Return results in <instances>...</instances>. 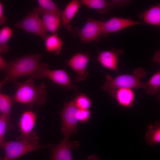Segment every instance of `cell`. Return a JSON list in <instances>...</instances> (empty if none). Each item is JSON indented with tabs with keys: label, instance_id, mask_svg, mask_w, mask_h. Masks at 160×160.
Segmentation results:
<instances>
[{
	"label": "cell",
	"instance_id": "cell-1",
	"mask_svg": "<svg viewBox=\"0 0 160 160\" xmlns=\"http://www.w3.org/2000/svg\"><path fill=\"white\" fill-rule=\"evenodd\" d=\"M42 57L41 54L28 55L9 61L4 78L15 84L22 76H29L33 79H39L42 65L40 61Z\"/></svg>",
	"mask_w": 160,
	"mask_h": 160
},
{
	"label": "cell",
	"instance_id": "cell-2",
	"mask_svg": "<svg viewBox=\"0 0 160 160\" xmlns=\"http://www.w3.org/2000/svg\"><path fill=\"white\" fill-rule=\"evenodd\" d=\"M31 78L25 82L18 81L15 84L17 86L16 91L13 97V101L27 104L29 108L35 105H44L47 100L46 86L42 83L36 86Z\"/></svg>",
	"mask_w": 160,
	"mask_h": 160
},
{
	"label": "cell",
	"instance_id": "cell-3",
	"mask_svg": "<svg viewBox=\"0 0 160 160\" xmlns=\"http://www.w3.org/2000/svg\"><path fill=\"white\" fill-rule=\"evenodd\" d=\"M133 74H125L113 78L109 74L106 75V79L101 89L114 97L116 90L121 88H146L145 83L141 79L147 74L142 67H138L133 71Z\"/></svg>",
	"mask_w": 160,
	"mask_h": 160
},
{
	"label": "cell",
	"instance_id": "cell-4",
	"mask_svg": "<svg viewBox=\"0 0 160 160\" xmlns=\"http://www.w3.org/2000/svg\"><path fill=\"white\" fill-rule=\"evenodd\" d=\"M50 144L40 145L39 143L24 139L20 141H5L2 147L5 155L0 160H15L22 156L40 148H49Z\"/></svg>",
	"mask_w": 160,
	"mask_h": 160
},
{
	"label": "cell",
	"instance_id": "cell-5",
	"mask_svg": "<svg viewBox=\"0 0 160 160\" xmlns=\"http://www.w3.org/2000/svg\"><path fill=\"white\" fill-rule=\"evenodd\" d=\"M78 109L73 100L65 104L60 112L62 119L61 131L64 135L70 137L72 133H77V125L78 121L76 114Z\"/></svg>",
	"mask_w": 160,
	"mask_h": 160
},
{
	"label": "cell",
	"instance_id": "cell-6",
	"mask_svg": "<svg viewBox=\"0 0 160 160\" xmlns=\"http://www.w3.org/2000/svg\"><path fill=\"white\" fill-rule=\"evenodd\" d=\"M39 15L37 8H34L22 20L16 23L15 26L27 32L35 34L45 39L47 35Z\"/></svg>",
	"mask_w": 160,
	"mask_h": 160
},
{
	"label": "cell",
	"instance_id": "cell-7",
	"mask_svg": "<svg viewBox=\"0 0 160 160\" xmlns=\"http://www.w3.org/2000/svg\"><path fill=\"white\" fill-rule=\"evenodd\" d=\"M45 77L60 86L75 91H77L79 89V87L72 83L70 77L64 70H50L49 65L44 63L41 72L40 79H41Z\"/></svg>",
	"mask_w": 160,
	"mask_h": 160
},
{
	"label": "cell",
	"instance_id": "cell-8",
	"mask_svg": "<svg viewBox=\"0 0 160 160\" xmlns=\"http://www.w3.org/2000/svg\"><path fill=\"white\" fill-rule=\"evenodd\" d=\"M69 138L64 135L58 145L51 144L49 148L52 151L50 160H73L71 150L77 148L79 143L76 141H70Z\"/></svg>",
	"mask_w": 160,
	"mask_h": 160
},
{
	"label": "cell",
	"instance_id": "cell-9",
	"mask_svg": "<svg viewBox=\"0 0 160 160\" xmlns=\"http://www.w3.org/2000/svg\"><path fill=\"white\" fill-rule=\"evenodd\" d=\"M104 22L89 18L84 26L77 32L82 41L87 43L99 38L102 34Z\"/></svg>",
	"mask_w": 160,
	"mask_h": 160
},
{
	"label": "cell",
	"instance_id": "cell-10",
	"mask_svg": "<svg viewBox=\"0 0 160 160\" xmlns=\"http://www.w3.org/2000/svg\"><path fill=\"white\" fill-rule=\"evenodd\" d=\"M36 118V113L32 111H27L23 113L19 122L21 135L18 137L17 141L24 139L34 141L39 140L36 132H32Z\"/></svg>",
	"mask_w": 160,
	"mask_h": 160
},
{
	"label": "cell",
	"instance_id": "cell-11",
	"mask_svg": "<svg viewBox=\"0 0 160 160\" xmlns=\"http://www.w3.org/2000/svg\"><path fill=\"white\" fill-rule=\"evenodd\" d=\"M90 58L87 53H78L74 55L68 61V65L76 73V81L78 82L84 80L89 73L86 68Z\"/></svg>",
	"mask_w": 160,
	"mask_h": 160
},
{
	"label": "cell",
	"instance_id": "cell-12",
	"mask_svg": "<svg viewBox=\"0 0 160 160\" xmlns=\"http://www.w3.org/2000/svg\"><path fill=\"white\" fill-rule=\"evenodd\" d=\"M81 4L96 10L99 13L105 14L116 7L121 8L129 3L130 0H81Z\"/></svg>",
	"mask_w": 160,
	"mask_h": 160
},
{
	"label": "cell",
	"instance_id": "cell-13",
	"mask_svg": "<svg viewBox=\"0 0 160 160\" xmlns=\"http://www.w3.org/2000/svg\"><path fill=\"white\" fill-rule=\"evenodd\" d=\"M143 23L130 19L113 17L104 22L102 34L100 37L106 36L110 34L119 31L129 26Z\"/></svg>",
	"mask_w": 160,
	"mask_h": 160
},
{
	"label": "cell",
	"instance_id": "cell-14",
	"mask_svg": "<svg viewBox=\"0 0 160 160\" xmlns=\"http://www.w3.org/2000/svg\"><path fill=\"white\" fill-rule=\"evenodd\" d=\"M124 52L123 49H115L102 51L99 53L97 60L103 67L115 71L118 74L117 68L119 57L123 54Z\"/></svg>",
	"mask_w": 160,
	"mask_h": 160
},
{
	"label": "cell",
	"instance_id": "cell-15",
	"mask_svg": "<svg viewBox=\"0 0 160 160\" xmlns=\"http://www.w3.org/2000/svg\"><path fill=\"white\" fill-rule=\"evenodd\" d=\"M81 4L80 0H72L67 4L62 11L61 20L63 25L68 31L71 30V26L70 23L75 16Z\"/></svg>",
	"mask_w": 160,
	"mask_h": 160
},
{
	"label": "cell",
	"instance_id": "cell-16",
	"mask_svg": "<svg viewBox=\"0 0 160 160\" xmlns=\"http://www.w3.org/2000/svg\"><path fill=\"white\" fill-rule=\"evenodd\" d=\"M42 15V23L46 31L55 33L60 26V17L52 13H45Z\"/></svg>",
	"mask_w": 160,
	"mask_h": 160
},
{
	"label": "cell",
	"instance_id": "cell-17",
	"mask_svg": "<svg viewBox=\"0 0 160 160\" xmlns=\"http://www.w3.org/2000/svg\"><path fill=\"white\" fill-rule=\"evenodd\" d=\"M135 97L133 91L130 88H121L117 89L114 97H115L119 104L126 107L132 105Z\"/></svg>",
	"mask_w": 160,
	"mask_h": 160
},
{
	"label": "cell",
	"instance_id": "cell-18",
	"mask_svg": "<svg viewBox=\"0 0 160 160\" xmlns=\"http://www.w3.org/2000/svg\"><path fill=\"white\" fill-rule=\"evenodd\" d=\"M140 19L143 20L147 24L152 25H160V5L158 4L152 7L148 10L140 13Z\"/></svg>",
	"mask_w": 160,
	"mask_h": 160
},
{
	"label": "cell",
	"instance_id": "cell-19",
	"mask_svg": "<svg viewBox=\"0 0 160 160\" xmlns=\"http://www.w3.org/2000/svg\"><path fill=\"white\" fill-rule=\"evenodd\" d=\"M13 101L9 96L0 93V112L6 117L7 130H11L13 127L10 117L11 108Z\"/></svg>",
	"mask_w": 160,
	"mask_h": 160
},
{
	"label": "cell",
	"instance_id": "cell-20",
	"mask_svg": "<svg viewBox=\"0 0 160 160\" xmlns=\"http://www.w3.org/2000/svg\"><path fill=\"white\" fill-rule=\"evenodd\" d=\"M45 40L46 50L55 55H58L61 52L63 45L62 39L55 33L47 36Z\"/></svg>",
	"mask_w": 160,
	"mask_h": 160
},
{
	"label": "cell",
	"instance_id": "cell-21",
	"mask_svg": "<svg viewBox=\"0 0 160 160\" xmlns=\"http://www.w3.org/2000/svg\"><path fill=\"white\" fill-rule=\"evenodd\" d=\"M147 143L150 145H157L160 143V123L156 121L148 127L145 136Z\"/></svg>",
	"mask_w": 160,
	"mask_h": 160
},
{
	"label": "cell",
	"instance_id": "cell-22",
	"mask_svg": "<svg viewBox=\"0 0 160 160\" xmlns=\"http://www.w3.org/2000/svg\"><path fill=\"white\" fill-rule=\"evenodd\" d=\"M38 6L36 8L39 15L45 13H52L61 17L63 11L51 0H38Z\"/></svg>",
	"mask_w": 160,
	"mask_h": 160
},
{
	"label": "cell",
	"instance_id": "cell-23",
	"mask_svg": "<svg viewBox=\"0 0 160 160\" xmlns=\"http://www.w3.org/2000/svg\"><path fill=\"white\" fill-rule=\"evenodd\" d=\"M13 33V30L8 26L0 29V53L7 52L10 49L7 42Z\"/></svg>",
	"mask_w": 160,
	"mask_h": 160
},
{
	"label": "cell",
	"instance_id": "cell-24",
	"mask_svg": "<svg viewBox=\"0 0 160 160\" xmlns=\"http://www.w3.org/2000/svg\"><path fill=\"white\" fill-rule=\"evenodd\" d=\"M145 90L149 95L158 93L160 87V72L159 71L153 74L146 84Z\"/></svg>",
	"mask_w": 160,
	"mask_h": 160
},
{
	"label": "cell",
	"instance_id": "cell-25",
	"mask_svg": "<svg viewBox=\"0 0 160 160\" xmlns=\"http://www.w3.org/2000/svg\"><path fill=\"white\" fill-rule=\"evenodd\" d=\"M73 100L76 106L79 109H89L92 105L91 100L85 94H78Z\"/></svg>",
	"mask_w": 160,
	"mask_h": 160
},
{
	"label": "cell",
	"instance_id": "cell-26",
	"mask_svg": "<svg viewBox=\"0 0 160 160\" xmlns=\"http://www.w3.org/2000/svg\"><path fill=\"white\" fill-rule=\"evenodd\" d=\"M7 129L6 117L1 114L0 116V147L4 142V138L6 129Z\"/></svg>",
	"mask_w": 160,
	"mask_h": 160
},
{
	"label": "cell",
	"instance_id": "cell-27",
	"mask_svg": "<svg viewBox=\"0 0 160 160\" xmlns=\"http://www.w3.org/2000/svg\"><path fill=\"white\" fill-rule=\"evenodd\" d=\"M91 114V112L89 109H78L76 114V117L78 121L84 123L88 121Z\"/></svg>",
	"mask_w": 160,
	"mask_h": 160
},
{
	"label": "cell",
	"instance_id": "cell-28",
	"mask_svg": "<svg viewBox=\"0 0 160 160\" xmlns=\"http://www.w3.org/2000/svg\"><path fill=\"white\" fill-rule=\"evenodd\" d=\"M4 12L3 6L0 1V26L4 25L6 22V18L4 15Z\"/></svg>",
	"mask_w": 160,
	"mask_h": 160
},
{
	"label": "cell",
	"instance_id": "cell-29",
	"mask_svg": "<svg viewBox=\"0 0 160 160\" xmlns=\"http://www.w3.org/2000/svg\"><path fill=\"white\" fill-rule=\"evenodd\" d=\"M9 66V61L4 60L0 54V70L6 71Z\"/></svg>",
	"mask_w": 160,
	"mask_h": 160
},
{
	"label": "cell",
	"instance_id": "cell-30",
	"mask_svg": "<svg viewBox=\"0 0 160 160\" xmlns=\"http://www.w3.org/2000/svg\"><path fill=\"white\" fill-rule=\"evenodd\" d=\"M87 160H100V159L97 155L93 154L89 156Z\"/></svg>",
	"mask_w": 160,
	"mask_h": 160
},
{
	"label": "cell",
	"instance_id": "cell-31",
	"mask_svg": "<svg viewBox=\"0 0 160 160\" xmlns=\"http://www.w3.org/2000/svg\"><path fill=\"white\" fill-rule=\"evenodd\" d=\"M8 82L7 80L5 78L3 80L0 82V91L3 85Z\"/></svg>",
	"mask_w": 160,
	"mask_h": 160
}]
</instances>
